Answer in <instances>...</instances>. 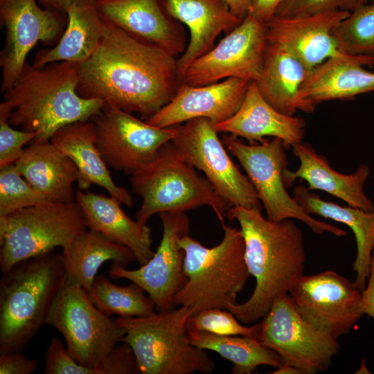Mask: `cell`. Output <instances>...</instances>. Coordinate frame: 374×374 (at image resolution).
<instances>
[{
  "mask_svg": "<svg viewBox=\"0 0 374 374\" xmlns=\"http://www.w3.org/2000/svg\"><path fill=\"white\" fill-rule=\"evenodd\" d=\"M181 82L177 57L104 19L98 48L79 64L77 91L145 120L172 100Z\"/></svg>",
  "mask_w": 374,
  "mask_h": 374,
  "instance_id": "cell-1",
  "label": "cell"
},
{
  "mask_svg": "<svg viewBox=\"0 0 374 374\" xmlns=\"http://www.w3.org/2000/svg\"><path fill=\"white\" fill-rule=\"evenodd\" d=\"M236 220L244 241V259L256 279L251 296L230 304L227 310L249 324L262 319L274 301L304 275L306 254L301 230L291 219L275 222L264 217L259 208L231 207L226 213Z\"/></svg>",
  "mask_w": 374,
  "mask_h": 374,
  "instance_id": "cell-2",
  "label": "cell"
},
{
  "mask_svg": "<svg viewBox=\"0 0 374 374\" xmlns=\"http://www.w3.org/2000/svg\"><path fill=\"white\" fill-rule=\"evenodd\" d=\"M79 64L55 62L36 67L26 63L0 103V118L21 130L35 132L31 143L48 141L64 125L91 120L105 103L77 91Z\"/></svg>",
  "mask_w": 374,
  "mask_h": 374,
  "instance_id": "cell-3",
  "label": "cell"
},
{
  "mask_svg": "<svg viewBox=\"0 0 374 374\" xmlns=\"http://www.w3.org/2000/svg\"><path fill=\"white\" fill-rule=\"evenodd\" d=\"M0 280V354L22 352L43 325L65 284L61 253L21 260Z\"/></svg>",
  "mask_w": 374,
  "mask_h": 374,
  "instance_id": "cell-4",
  "label": "cell"
},
{
  "mask_svg": "<svg viewBox=\"0 0 374 374\" xmlns=\"http://www.w3.org/2000/svg\"><path fill=\"white\" fill-rule=\"evenodd\" d=\"M224 235L216 246L206 247L185 235L179 244L185 252L184 271L188 278L175 299V306L193 308L196 314L210 308L227 310L236 303L251 276L244 259V241L240 229L222 226Z\"/></svg>",
  "mask_w": 374,
  "mask_h": 374,
  "instance_id": "cell-5",
  "label": "cell"
},
{
  "mask_svg": "<svg viewBox=\"0 0 374 374\" xmlns=\"http://www.w3.org/2000/svg\"><path fill=\"white\" fill-rule=\"evenodd\" d=\"M194 310L181 305L142 317H117L125 330L121 341L130 345L140 374L212 373L215 361L205 350L192 345L186 321Z\"/></svg>",
  "mask_w": 374,
  "mask_h": 374,
  "instance_id": "cell-6",
  "label": "cell"
},
{
  "mask_svg": "<svg viewBox=\"0 0 374 374\" xmlns=\"http://www.w3.org/2000/svg\"><path fill=\"white\" fill-rule=\"evenodd\" d=\"M195 169L179 156L172 141L161 146L152 161L130 175L132 190L142 198L136 220L147 224L157 213L208 206L223 226L231 206Z\"/></svg>",
  "mask_w": 374,
  "mask_h": 374,
  "instance_id": "cell-7",
  "label": "cell"
},
{
  "mask_svg": "<svg viewBox=\"0 0 374 374\" xmlns=\"http://www.w3.org/2000/svg\"><path fill=\"white\" fill-rule=\"evenodd\" d=\"M87 230L76 201L46 202L0 215L1 271L56 247L64 249Z\"/></svg>",
  "mask_w": 374,
  "mask_h": 374,
  "instance_id": "cell-8",
  "label": "cell"
},
{
  "mask_svg": "<svg viewBox=\"0 0 374 374\" xmlns=\"http://www.w3.org/2000/svg\"><path fill=\"white\" fill-rule=\"evenodd\" d=\"M221 140L244 170L269 220L278 222L285 219H296L317 234L326 232L337 237L347 234L333 224L314 218L289 195L283 181V172L288 166L287 148L281 139H266L258 144H246L237 136L226 134Z\"/></svg>",
  "mask_w": 374,
  "mask_h": 374,
  "instance_id": "cell-9",
  "label": "cell"
},
{
  "mask_svg": "<svg viewBox=\"0 0 374 374\" xmlns=\"http://www.w3.org/2000/svg\"><path fill=\"white\" fill-rule=\"evenodd\" d=\"M45 324L65 339L72 357L80 364L95 368L121 342L125 330L98 310L84 288L66 281L48 313Z\"/></svg>",
  "mask_w": 374,
  "mask_h": 374,
  "instance_id": "cell-10",
  "label": "cell"
},
{
  "mask_svg": "<svg viewBox=\"0 0 374 374\" xmlns=\"http://www.w3.org/2000/svg\"><path fill=\"white\" fill-rule=\"evenodd\" d=\"M217 134L211 121L199 118L178 125L171 141L179 156L203 172L231 207L262 208L249 179L232 161Z\"/></svg>",
  "mask_w": 374,
  "mask_h": 374,
  "instance_id": "cell-11",
  "label": "cell"
},
{
  "mask_svg": "<svg viewBox=\"0 0 374 374\" xmlns=\"http://www.w3.org/2000/svg\"><path fill=\"white\" fill-rule=\"evenodd\" d=\"M261 324L259 341L275 351L283 364L301 374L326 371L340 349L337 339L317 330L298 313L288 294L276 299Z\"/></svg>",
  "mask_w": 374,
  "mask_h": 374,
  "instance_id": "cell-12",
  "label": "cell"
},
{
  "mask_svg": "<svg viewBox=\"0 0 374 374\" xmlns=\"http://www.w3.org/2000/svg\"><path fill=\"white\" fill-rule=\"evenodd\" d=\"M91 120L96 145L107 166L130 175L152 161L177 132V125L156 127L106 103Z\"/></svg>",
  "mask_w": 374,
  "mask_h": 374,
  "instance_id": "cell-13",
  "label": "cell"
},
{
  "mask_svg": "<svg viewBox=\"0 0 374 374\" xmlns=\"http://www.w3.org/2000/svg\"><path fill=\"white\" fill-rule=\"evenodd\" d=\"M288 294L308 323L337 340L364 315L362 292L353 282L332 270L303 275Z\"/></svg>",
  "mask_w": 374,
  "mask_h": 374,
  "instance_id": "cell-14",
  "label": "cell"
},
{
  "mask_svg": "<svg viewBox=\"0 0 374 374\" xmlns=\"http://www.w3.org/2000/svg\"><path fill=\"white\" fill-rule=\"evenodd\" d=\"M268 46L266 24L248 12L242 22L187 68L183 82L192 86L229 78L256 81Z\"/></svg>",
  "mask_w": 374,
  "mask_h": 374,
  "instance_id": "cell-15",
  "label": "cell"
},
{
  "mask_svg": "<svg viewBox=\"0 0 374 374\" xmlns=\"http://www.w3.org/2000/svg\"><path fill=\"white\" fill-rule=\"evenodd\" d=\"M159 216L163 233L153 256L136 269L114 263L109 269V277L127 279L141 286L154 302L157 312L174 308L176 296L188 281L184 271L185 252L179 240L190 231L185 212H163Z\"/></svg>",
  "mask_w": 374,
  "mask_h": 374,
  "instance_id": "cell-16",
  "label": "cell"
},
{
  "mask_svg": "<svg viewBox=\"0 0 374 374\" xmlns=\"http://www.w3.org/2000/svg\"><path fill=\"white\" fill-rule=\"evenodd\" d=\"M0 19L6 43L0 53L1 92L10 89L21 75L30 51L38 42L56 44L67 24V15L41 8L36 0H0Z\"/></svg>",
  "mask_w": 374,
  "mask_h": 374,
  "instance_id": "cell-17",
  "label": "cell"
},
{
  "mask_svg": "<svg viewBox=\"0 0 374 374\" xmlns=\"http://www.w3.org/2000/svg\"><path fill=\"white\" fill-rule=\"evenodd\" d=\"M349 13L333 10L300 17L274 16L266 23L268 42L288 50L311 71L329 59L353 56L341 51L334 35Z\"/></svg>",
  "mask_w": 374,
  "mask_h": 374,
  "instance_id": "cell-18",
  "label": "cell"
},
{
  "mask_svg": "<svg viewBox=\"0 0 374 374\" xmlns=\"http://www.w3.org/2000/svg\"><path fill=\"white\" fill-rule=\"evenodd\" d=\"M249 82L229 78L209 84L192 86L182 81L172 100L145 121L156 127H169L206 118L215 125L238 112Z\"/></svg>",
  "mask_w": 374,
  "mask_h": 374,
  "instance_id": "cell-19",
  "label": "cell"
},
{
  "mask_svg": "<svg viewBox=\"0 0 374 374\" xmlns=\"http://www.w3.org/2000/svg\"><path fill=\"white\" fill-rule=\"evenodd\" d=\"M94 3L107 21L175 57L187 47L182 24L164 13L159 0H94Z\"/></svg>",
  "mask_w": 374,
  "mask_h": 374,
  "instance_id": "cell-20",
  "label": "cell"
},
{
  "mask_svg": "<svg viewBox=\"0 0 374 374\" xmlns=\"http://www.w3.org/2000/svg\"><path fill=\"white\" fill-rule=\"evenodd\" d=\"M164 13L185 24L190 37L185 51L177 58L179 76L183 81L188 66L209 51L216 38L226 34L242 20L236 17L224 0H159Z\"/></svg>",
  "mask_w": 374,
  "mask_h": 374,
  "instance_id": "cell-21",
  "label": "cell"
},
{
  "mask_svg": "<svg viewBox=\"0 0 374 374\" xmlns=\"http://www.w3.org/2000/svg\"><path fill=\"white\" fill-rule=\"evenodd\" d=\"M215 127L217 132L242 137L250 143H261L266 136L278 138L286 148L301 143L305 133V120L274 109L260 94L255 81L249 82L238 112Z\"/></svg>",
  "mask_w": 374,
  "mask_h": 374,
  "instance_id": "cell-22",
  "label": "cell"
},
{
  "mask_svg": "<svg viewBox=\"0 0 374 374\" xmlns=\"http://www.w3.org/2000/svg\"><path fill=\"white\" fill-rule=\"evenodd\" d=\"M293 154L299 159L297 170L287 168L283 172V181L290 188L297 179L305 181L310 190H319L344 201L348 206L364 210L374 211V203L365 194L364 187L371 174V168L360 165L352 174H341L332 169L322 154L307 143L292 146Z\"/></svg>",
  "mask_w": 374,
  "mask_h": 374,
  "instance_id": "cell-23",
  "label": "cell"
},
{
  "mask_svg": "<svg viewBox=\"0 0 374 374\" xmlns=\"http://www.w3.org/2000/svg\"><path fill=\"white\" fill-rule=\"evenodd\" d=\"M75 193L88 229L129 248L141 266L153 256L151 229L128 217L117 199L82 190Z\"/></svg>",
  "mask_w": 374,
  "mask_h": 374,
  "instance_id": "cell-24",
  "label": "cell"
},
{
  "mask_svg": "<svg viewBox=\"0 0 374 374\" xmlns=\"http://www.w3.org/2000/svg\"><path fill=\"white\" fill-rule=\"evenodd\" d=\"M51 142L71 159L79 172L77 181L80 190L95 184L127 207L133 205L130 192L116 185L96 145L95 127L91 120L68 124L55 132Z\"/></svg>",
  "mask_w": 374,
  "mask_h": 374,
  "instance_id": "cell-25",
  "label": "cell"
},
{
  "mask_svg": "<svg viewBox=\"0 0 374 374\" xmlns=\"http://www.w3.org/2000/svg\"><path fill=\"white\" fill-rule=\"evenodd\" d=\"M374 55H353L329 59L313 69L301 89L302 98L316 107L332 100H349L374 91Z\"/></svg>",
  "mask_w": 374,
  "mask_h": 374,
  "instance_id": "cell-26",
  "label": "cell"
},
{
  "mask_svg": "<svg viewBox=\"0 0 374 374\" xmlns=\"http://www.w3.org/2000/svg\"><path fill=\"white\" fill-rule=\"evenodd\" d=\"M310 73L288 50L268 42L263 67L255 82L265 100L277 111L288 116H294L298 110L312 113L315 107L301 96Z\"/></svg>",
  "mask_w": 374,
  "mask_h": 374,
  "instance_id": "cell-27",
  "label": "cell"
},
{
  "mask_svg": "<svg viewBox=\"0 0 374 374\" xmlns=\"http://www.w3.org/2000/svg\"><path fill=\"white\" fill-rule=\"evenodd\" d=\"M15 165L23 177L49 202H75L73 184L79 177L78 168L51 141L31 143Z\"/></svg>",
  "mask_w": 374,
  "mask_h": 374,
  "instance_id": "cell-28",
  "label": "cell"
},
{
  "mask_svg": "<svg viewBox=\"0 0 374 374\" xmlns=\"http://www.w3.org/2000/svg\"><path fill=\"white\" fill-rule=\"evenodd\" d=\"M293 197L308 214L343 223L353 231L357 244V255L353 263L356 273L353 283L362 292L367 284L374 251V211H365L325 201L303 185L294 188Z\"/></svg>",
  "mask_w": 374,
  "mask_h": 374,
  "instance_id": "cell-29",
  "label": "cell"
},
{
  "mask_svg": "<svg viewBox=\"0 0 374 374\" xmlns=\"http://www.w3.org/2000/svg\"><path fill=\"white\" fill-rule=\"evenodd\" d=\"M66 14L67 24L63 35L52 48L37 53L34 66L63 61L81 64L98 48L103 36L104 19L98 12L94 0H74Z\"/></svg>",
  "mask_w": 374,
  "mask_h": 374,
  "instance_id": "cell-30",
  "label": "cell"
},
{
  "mask_svg": "<svg viewBox=\"0 0 374 374\" xmlns=\"http://www.w3.org/2000/svg\"><path fill=\"white\" fill-rule=\"evenodd\" d=\"M66 282L89 290L99 268L107 261L125 267L136 260L133 252L103 234L88 229L61 253Z\"/></svg>",
  "mask_w": 374,
  "mask_h": 374,
  "instance_id": "cell-31",
  "label": "cell"
},
{
  "mask_svg": "<svg viewBox=\"0 0 374 374\" xmlns=\"http://www.w3.org/2000/svg\"><path fill=\"white\" fill-rule=\"evenodd\" d=\"M190 344L219 354L232 362V374H251L260 366L278 368V355L259 340L239 335H220L205 331H188Z\"/></svg>",
  "mask_w": 374,
  "mask_h": 374,
  "instance_id": "cell-32",
  "label": "cell"
},
{
  "mask_svg": "<svg viewBox=\"0 0 374 374\" xmlns=\"http://www.w3.org/2000/svg\"><path fill=\"white\" fill-rule=\"evenodd\" d=\"M88 295L105 315L110 317H142L156 312L154 302L145 294V290L136 283L127 286L117 285L104 274L96 276Z\"/></svg>",
  "mask_w": 374,
  "mask_h": 374,
  "instance_id": "cell-33",
  "label": "cell"
},
{
  "mask_svg": "<svg viewBox=\"0 0 374 374\" xmlns=\"http://www.w3.org/2000/svg\"><path fill=\"white\" fill-rule=\"evenodd\" d=\"M341 51L351 55H374V1L362 3L334 31Z\"/></svg>",
  "mask_w": 374,
  "mask_h": 374,
  "instance_id": "cell-34",
  "label": "cell"
},
{
  "mask_svg": "<svg viewBox=\"0 0 374 374\" xmlns=\"http://www.w3.org/2000/svg\"><path fill=\"white\" fill-rule=\"evenodd\" d=\"M22 177L15 163L0 168V215L49 202Z\"/></svg>",
  "mask_w": 374,
  "mask_h": 374,
  "instance_id": "cell-35",
  "label": "cell"
},
{
  "mask_svg": "<svg viewBox=\"0 0 374 374\" xmlns=\"http://www.w3.org/2000/svg\"><path fill=\"white\" fill-rule=\"evenodd\" d=\"M188 331H205L220 335H239L259 340L262 324L244 326L235 316L225 309L210 308L191 314L186 321Z\"/></svg>",
  "mask_w": 374,
  "mask_h": 374,
  "instance_id": "cell-36",
  "label": "cell"
},
{
  "mask_svg": "<svg viewBox=\"0 0 374 374\" xmlns=\"http://www.w3.org/2000/svg\"><path fill=\"white\" fill-rule=\"evenodd\" d=\"M359 5L360 0H285L275 16L300 17L333 10L350 12Z\"/></svg>",
  "mask_w": 374,
  "mask_h": 374,
  "instance_id": "cell-37",
  "label": "cell"
},
{
  "mask_svg": "<svg viewBox=\"0 0 374 374\" xmlns=\"http://www.w3.org/2000/svg\"><path fill=\"white\" fill-rule=\"evenodd\" d=\"M44 374H98L96 370L79 364L63 342L53 337L46 351Z\"/></svg>",
  "mask_w": 374,
  "mask_h": 374,
  "instance_id": "cell-38",
  "label": "cell"
},
{
  "mask_svg": "<svg viewBox=\"0 0 374 374\" xmlns=\"http://www.w3.org/2000/svg\"><path fill=\"white\" fill-rule=\"evenodd\" d=\"M35 136V132L16 130L6 119L0 118V168L15 163L24 145Z\"/></svg>",
  "mask_w": 374,
  "mask_h": 374,
  "instance_id": "cell-39",
  "label": "cell"
},
{
  "mask_svg": "<svg viewBox=\"0 0 374 374\" xmlns=\"http://www.w3.org/2000/svg\"><path fill=\"white\" fill-rule=\"evenodd\" d=\"M95 369L98 374H140L134 352L124 341L117 344Z\"/></svg>",
  "mask_w": 374,
  "mask_h": 374,
  "instance_id": "cell-40",
  "label": "cell"
},
{
  "mask_svg": "<svg viewBox=\"0 0 374 374\" xmlns=\"http://www.w3.org/2000/svg\"><path fill=\"white\" fill-rule=\"evenodd\" d=\"M37 366V360L22 352L0 354V374H30Z\"/></svg>",
  "mask_w": 374,
  "mask_h": 374,
  "instance_id": "cell-41",
  "label": "cell"
},
{
  "mask_svg": "<svg viewBox=\"0 0 374 374\" xmlns=\"http://www.w3.org/2000/svg\"><path fill=\"white\" fill-rule=\"evenodd\" d=\"M285 0H251L249 12L258 19L267 23L273 18Z\"/></svg>",
  "mask_w": 374,
  "mask_h": 374,
  "instance_id": "cell-42",
  "label": "cell"
},
{
  "mask_svg": "<svg viewBox=\"0 0 374 374\" xmlns=\"http://www.w3.org/2000/svg\"><path fill=\"white\" fill-rule=\"evenodd\" d=\"M362 305L364 314L368 315L374 320V251L372 253L367 284L362 292Z\"/></svg>",
  "mask_w": 374,
  "mask_h": 374,
  "instance_id": "cell-43",
  "label": "cell"
},
{
  "mask_svg": "<svg viewBox=\"0 0 374 374\" xmlns=\"http://www.w3.org/2000/svg\"><path fill=\"white\" fill-rule=\"evenodd\" d=\"M232 13L238 19L243 20L247 15L251 0H224Z\"/></svg>",
  "mask_w": 374,
  "mask_h": 374,
  "instance_id": "cell-44",
  "label": "cell"
},
{
  "mask_svg": "<svg viewBox=\"0 0 374 374\" xmlns=\"http://www.w3.org/2000/svg\"><path fill=\"white\" fill-rule=\"evenodd\" d=\"M73 1L74 0H38L43 8L65 14L67 8Z\"/></svg>",
  "mask_w": 374,
  "mask_h": 374,
  "instance_id": "cell-45",
  "label": "cell"
},
{
  "mask_svg": "<svg viewBox=\"0 0 374 374\" xmlns=\"http://www.w3.org/2000/svg\"><path fill=\"white\" fill-rule=\"evenodd\" d=\"M271 374H301L300 371L294 366L287 364H282Z\"/></svg>",
  "mask_w": 374,
  "mask_h": 374,
  "instance_id": "cell-46",
  "label": "cell"
},
{
  "mask_svg": "<svg viewBox=\"0 0 374 374\" xmlns=\"http://www.w3.org/2000/svg\"><path fill=\"white\" fill-rule=\"evenodd\" d=\"M374 1V0H360V5L362 4V3L371 2V1Z\"/></svg>",
  "mask_w": 374,
  "mask_h": 374,
  "instance_id": "cell-47",
  "label": "cell"
}]
</instances>
